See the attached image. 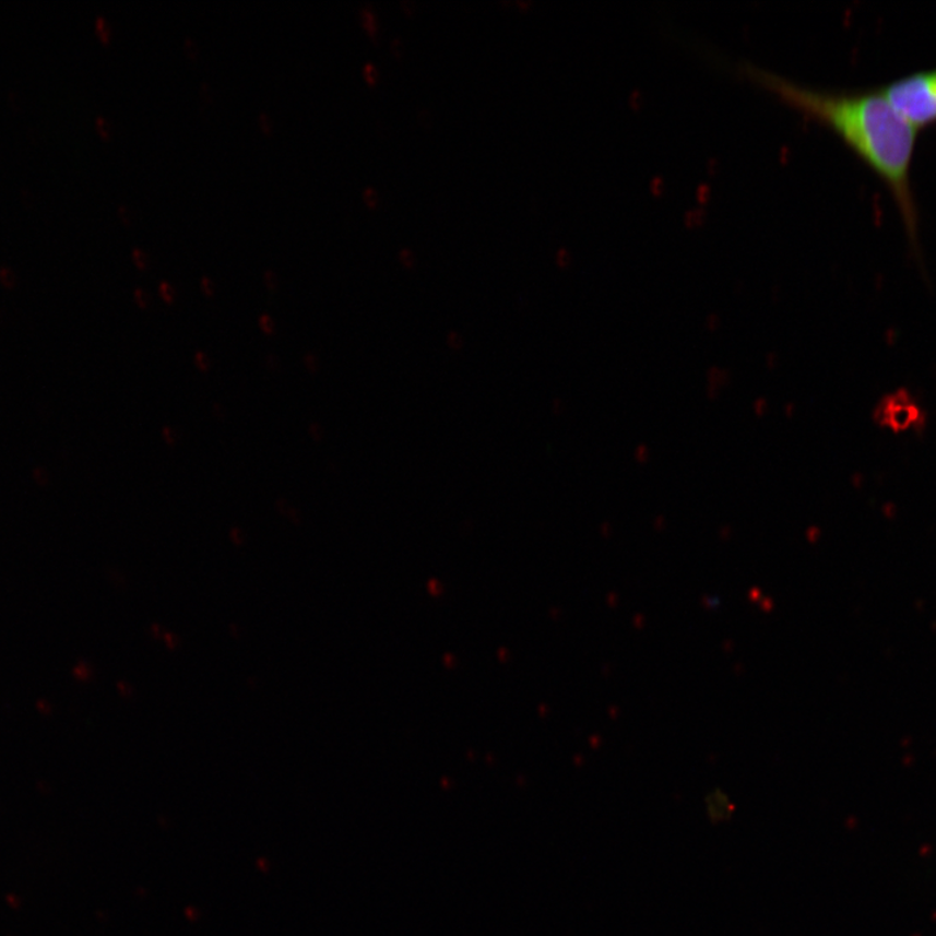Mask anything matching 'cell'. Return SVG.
Listing matches in <instances>:
<instances>
[{
  "instance_id": "1",
  "label": "cell",
  "mask_w": 936,
  "mask_h": 936,
  "mask_svg": "<svg viewBox=\"0 0 936 936\" xmlns=\"http://www.w3.org/2000/svg\"><path fill=\"white\" fill-rule=\"evenodd\" d=\"M744 71L790 105L822 121L880 179L897 201L911 241L919 238V213L911 183V168L919 129L901 115L882 92L836 93L818 91L747 66Z\"/></svg>"
},
{
  "instance_id": "2",
  "label": "cell",
  "mask_w": 936,
  "mask_h": 936,
  "mask_svg": "<svg viewBox=\"0 0 936 936\" xmlns=\"http://www.w3.org/2000/svg\"><path fill=\"white\" fill-rule=\"evenodd\" d=\"M880 88L915 128L936 125V70L912 73Z\"/></svg>"
},
{
  "instance_id": "3",
  "label": "cell",
  "mask_w": 936,
  "mask_h": 936,
  "mask_svg": "<svg viewBox=\"0 0 936 936\" xmlns=\"http://www.w3.org/2000/svg\"><path fill=\"white\" fill-rule=\"evenodd\" d=\"M878 425L890 428L894 433L917 429L925 426V413L912 394L901 391L886 395L874 412Z\"/></svg>"
},
{
  "instance_id": "4",
  "label": "cell",
  "mask_w": 936,
  "mask_h": 936,
  "mask_svg": "<svg viewBox=\"0 0 936 936\" xmlns=\"http://www.w3.org/2000/svg\"><path fill=\"white\" fill-rule=\"evenodd\" d=\"M709 817L712 821H724L733 813V804L722 790H715L707 798Z\"/></svg>"
},
{
  "instance_id": "5",
  "label": "cell",
  "mask_w": 936,
  "mask_h": 936,
  "mask_svg": "<svg viewBox=\"0 0 936 936\" xmlns=\"http://www.w3.org/2000/svg\"><path fill=\"white\" fill-rule=\"evenodd\" d=\"M708 395L709 399L719 398L722 388L727 386L728 382V374L727 371L722 370L720 367H712L708 372Z\"/></svg>"
},
{
  "instance_id": "6",
  "label": "cell",
  "mask_w": 936,
  "mask_h": 936,
  "mask_svg": "<svg viewBox=\"0 0 936 936\" xmlns=\"http://www.w3.org/2000/svg\"><path fill=\"white\" fill-rule=\"evenodd\" d=\"M9 102L10 105L16 109V111L23 112L27 107V99L25 97V94L20 91H15V88L9 92Z\"/></svg>"
},
{
  "instance_id": "7",
  "label": "cell",
  "mask_w": 936,
  "mask_h": 936,
  "mask_svg": "<svg viewBox=\"0 0 936 936\" xmlns=\"http://www.w3.org/2000/svg\"><path fill=\"white\" fill-rule=\"evenodd\" d=\"M194 365L202 375H206L211 370L209 355L202 351L194 353Z\"/></svg>"
},
{
  "instance_id": "8",
  "label": "cell",
  "mask_w": 936,
  "mask_h": 936,
  "mask_svg": "<svg viewBox=\"0 0 936 936\" xmlns=\"http://www.w3.org/2000/svg\"><path fill=\"white\" fill-rule=\"evenodd\" d=\"M258 325L261 328V332L264 333L265 336H271V334L276 331V324L273 323V319L269 313H262V316H259Z\"/></svg>"
},
{
  "instance_id": "9",
  "label": "cell",
  "mask_w": 936,
  "mask_h": 936,
  "mask_svg": "<svg viewBox=\"0 0 936 936\" xmlns=\"http://www.w3.org/2000/svg\"><path fill=\"white\" fill-rule=\"evenodd\" d=\"M20 197L25 208H34L37 203V196L31 188L24 187L20 190Z\"/></svg>"
},
{
  "instance_id": "10",
  "label": "cell",
  "mask_w": 936,
  "mask_h": 936,
  "mask_svg": "<svg viewBox=\"0 0 936 936\" xmlns=\"http://www.w3.org/2000/svg\"><path fill=\"white\" fill-rule=\"evenodd\" d=\"M95 27H97V32L99 33L100 38L104 39L105 43H108L109 27H108L106 17L105 16H98L97 22H95Z\"/></svg>"
},
{
  "instance_id": "11",
  "label": "cell",
  "mask_w": 936,
  "mask_h": 936,
  "mask_svg": "<svg viewBox=\"0 0 936 936\" xmlns=\"http://www.w3.org/2000/svg\"><path fill=\"white\" fill-rule=\"evenodd\" d=\"M161 296L167 304H173L175 300V292L170 288V285L167 282H162L159 285Z\"/></svg>"
},
{
  "instance_id": "12",
  "label": "cell",
  "mask_w": 936,
  "mask_h": 936,
  "mask_svg": "<svg viewBox=\"0 0 936 936\" xmlns=\"http://www.w3.org/2000/svg\"><path fill=\"white\" fill-rule=\"evenodd\" d=\"M162 437L168 447H174L177 442V436L173 427L164 426L162 428Z\"/></svg>"
},
{
  "instance_id": "13",
  "label": "cell",
  "mask_w": 936,
  "mask_h": 936,
  "mask_svg": "<svg viewBox=\"0 0 936 936\" xmlns=\"http://www.w3.org/2000/svg\"><path fill=\"white\" fill-rule=\"evenodd\" d=\"M0 279L7 286H12L16 282L15 273L7 268L0 269Z\"/></svg>"
},
{
  "instance_id": "14",
  "label": "cell",
  "mask_w": 936,
  "mask_h": 936,
  "mask_svg": "<svg viewBox=\"0 0 936 936\" xmlns=\"http://www.w3.org/2000/svg\"><path fill=\"white\" fill-rule=\"evenodd\" d=\"M769 408V403L767 399L760 398L757 399L754 403V410L757 416H763L767 414Z\"/></svg>"
},
{
  "instance_id": "15",
  "label": "cell",
  "mask_w": 936,
  "mask_h": 936,
  "mask_svg": "<svg viewBox=\"0 0 936 936\" xmlns=\"http://www.w3.org/2000/svg\"><path fill=\"white\" fill-rule=\"evenodd\" d=\"M635 460L639 463H645L649 460V448L644 443L635 450Z\"/></svg>"
},
{
  "instance_id": "16",
  "label": "cell",
  "mask_w": 936,
  "mask_h": 936,
  "mask_svg": "<svg viewBox=\"0 0 936 936\" xmlns=\"http://www.w3.org/2000/svg\"><path fill=\"white\" fill-rule=\"evenodd\" d=\"M134 298H135L137 305H139L141 310L147 309L149 303H147V297L145 295V292H143L140 288H137L134 291Z\"/></svg>"
},
{
  "instance_id": "17",
  "label": "cell",
  "mask_w": 936,
  "mask_h": 936,
  "mask_svg": "<svg viewBox=\"0 0 936 936\" xmlns=\"http://www.w3.org/2000/svg\"><path fill=\"white\" fill-rule=\"evenodd\" d=\"M202 291L206 293L208 296H213L215 292L214 283L208 276H203L201 280Z\"/></svg>"
},
{
  "instance_id": "18",
  "label": "cell",
  "mask_w": 936,
  "mask_h": 936,
  "mask_svg": "<svg viewBox=\"0 0 936 936\" xmlns=\"http://www.w3.org/2000/svg\"><path fill=\"white\" fill-rule=\"evenodd\" d=\"M97 128H98V131L102 135H104V137L109 135L108 122L105 118H102V116H98V118H97Z\"/></svg>"
},
{
  "instance_id": "19",
  "label": "cell",
  "mask_w": 936,
  "mask_h": 936,
  "mask_svg": "<svg viewBox=\"0 0 936 936\" xmlns=\"http://www.w3.org/2000/svg\"><path fill=\"white\" fill-rule=\"evenodd\" d=\"M133 257L135 259L137 265H139L140 269L146 268V258L142 254V251L140 249L133 250Z\"/></svg>"
},
{
  "instance_id": "20",
  "label": "cell",
  "mask_w": 936,
  "mask_h": 936,
  "mask_svg": "<svg viewBox=\"0 0 936 936\" xmlns=\"http://www.w3.org/2000/svg\"><path fill=\"white\" fill-rule=\"evenodd\" d=\"M264 280H265V283H268L269 288H270L271 291H275V289H276V277H275V275H273V272H272V271H268V272H265Z\"/></svg>"
},
{
  "instance_id": "21",
  "label": "cell",
  "mask_w": 936,
  "mask_h": 936,
  "mask_svg": "<svg viewBox=\"0 0 936 936\" xmlns=\"http://www.w3.org/2000/svg\"><path fill=\"white\" fill-rule=\"evenodd\" d=\"M774 358H775V359L778 358V357H777V354H774V353L768 354L767 365H768V367H769V368H774V367H775L777 362L774 360Z\"/></svg>"
},
{
  "instance_id": "22",
  "label": "cell",
  "mask_w": 936,
  "mask_h": 936,
  "mask_svg": "<svg viewBox=\"0 0 936 936\" xmlns=\"http://www.w3.org/2000/svg\"><path fill=\"white\" fill-rule=\"evenodd\" d=\"M785 408L789 410L787 416H789V418H791V416L794 415L795 405H792V403H789L787 407H785Z\"/></svg>"
}]
</instances>
